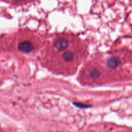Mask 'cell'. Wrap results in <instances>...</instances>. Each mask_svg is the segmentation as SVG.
<instances>
[{
  "label": "cell",
  "mask_w": 132,
  "mask_h": 132,
  "mask_svg": "<svg viewBox=\"0 0 132 132\" xmlns=\"http://www.w3.org/2000/svg\"><path fill=\"white\" fill-rule=\"evenodd\" d=\"M82 56L80 40L75 35L60 33L54 35L45 45L41 54V64L53 72L72 74Z\"/></svg>",
  "instance_id": "cell-1"
},
{
  "label": "cell",
  "mask_w": 132,
  "mask_h": 132,
  "mask_svg": "<svg viewBox=\"0 0 132 132\" xmlns=\"http://www.w3.org/2000/svg\"><path fill=\"white\" fill-rule=\"evenodd\" d=\"M120 60L117 57H111L107 59L106 64L110 68L114 69L119 66L120 64Z\"/></svg>",
  "instance_id": "cell-4"
},
{
  "label": "cell",
  "mask_w": 132,
  "mask_h": 132,
  "mask_svg": "<svg viewBox=\"0 0 132 132\" xmlns=\"http://www.w3.org/2000/svg\"><path fill=\"white\" fill-rule=\"evenodd\" d=\"M38 46L35 45L34 41L29 39H21L18 42V49L24 53H30L34 51Z\"/></svg>",
  "instance_id": "cell-2"
},
{
  "label": "cell",
  "mask_w": 132,
  "mask_h": 132,
  "mask_svg": "<svg viewBox=\"0 0 132 132\" xmlns=\"http://www.w3.org/2000/svg\"><path fill=\"white\" fill-rule=\"evenodd\" d=\"M83 74H85L87 75V77L90 78L92 80H94L99 77L100 75V71L96 68H89L87 69V70L84 71L83 72Z\"/></svg>",
  "instance_id": "cell-3"
}]
</instances>
